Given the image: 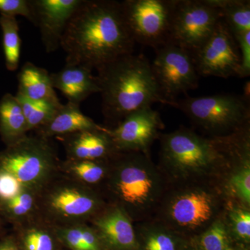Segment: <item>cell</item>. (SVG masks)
Here are the masks:
<instances>
[{"mask_svg":"<svg viewBox=\"0 0 250 250\" xmlns=\"http://www.w3.org/2000/svg\"><path fill=\"white\" fill-rule=\"evenodd\" d=\"M136 44L125 21L121 2L83 0L67 24L61 47L65 64L93 70L133 54Z\"/></svg>","mask_w":250,"mask_h":250,"instance_id":"1","label":"cell"},{"mask_svg":"<svg viewBox=\"0 0 250 250\" xmlns=\"http://www.w3.org/2000/svg\"><path fill=\"white\" fill-rule=\"evenodd\" d=\"M104 115L112 120L155 103L165 104L149 60L142 54L122 56L97 69Z\"/></svg>","mask_w":250,"mask_h":250,"instance_id":"2","label":"cell"},{"mask_svg":"<svg viewBox=\"0 0 250 250\" xmlns=\"http://www.w3.org/2000/svg\"><path fill=\"white\" fill-rule=\"evenodd\" d=\"M166 104L180 109L204 129L212 131L237 129L250 116L248 99L233 94L188 97Z\"/></svg>","mask_w":250,"mask_h":250,"instance_id":"3","label":"cell"},{"mask_svg":"<svg viewBox=\"0 0 250 250\" xmlns=\"http://www.w3.org/2000/svg\"><path fill=\"white\" fill-rule=\"evenodd\" d=\"M177 0H126L121 2L135 42L156 49L168 42Z\"/></svg>","mask_w":250,"mask_h":250,"instance_id":"4","label":"cell"},{"mask_svg":"<svg viewBox=\"0 0 250 250\" xmlns=\"http://www.w3.org/2000/svg\"><path fill=\"white\" fill-rule=\"evenodd\" d=\"M220 19L210 0H177L167 44L192 55L209 39Z\"/></svg>","mask_w":250,"mask_h":250,"instance_id":"5","label":"cell"},{"mask_svg":"<svg viewBox=\"0 0 250 250\" xmlns=\"http://www.w3.org/2000/svg\"><path fill=\"white\" fill-rule=\"evenodd\" d=\"M151 65L165 104L198 87L200 75L193 57L182 47L169 43L159 47Z\"/></svg>","mask_w":250,"mask_h":250,"instance_id":"6","label":"cell"},{"mask_svg":"<svg viewBox=\"0 0 250 250\" xmlns=\"http://www.w3.org/2000/svg\"><path fill=\"white\" fill-rule=\"evenodd\" d=\"M192 57L199 75L220 78L239 77V48L232 33L222 19L209 39Z\"/></svg>","mask_w":250,"mask_h":250,"instance_id":"7","label":"cell"},{"mask_svg":"<svg viewBox=\"0 0 250 250\" xmlns=\"http://www.w3.org/2000/svg\"><path fill=\"white\" fill-rule=\"evenodd\" d=\"M53 160V151L44 139L23 138L0 152V169L16 177L21 184L40 182Z\"/></svg>","mask_w":250,"mask_h":250,"instance_id":"8","label":"cell"},{"mask_svg":"<svg viewBox=\"0 0 250 250\" xmlns=\"http://www.w3.org/2000/svg\"><path fill=\"white\" fill-rule=\"evenodd\" d=\"M162 143L164 159L179 170H204L221 157L215 143L187 130L166 135Z\"/></svg>","mask_w":250,"mask_h":250,"instance_id":"9","label":"cell"},{"mask_svg":"<svg viewBox=\"0 0 250 250\" xmlns=\"http://www.w3.org/2000/svg\"><path fill=\"white\" fill-rule=\"evenodd\" d=\"M33 24L40 30L47 53L61 47L67 24L83 0H29Z\"/></svg>","mask_w":250,"mask_h":250,"instance_id":"10","label":"cell"},{"mask_svg":"<svg viewBox=\"0 0 250 250\" xmlns=\"http://www.w3.org/2000/svg\"><path fill=\"white\" fill-rule=\"evenodd\" d=\"M161 126L159 113L149 106L130 113L116 129L108 133L116 149L144 150L152 142Z\"/></svg>","mask_w":250,"mask_h":250,"instance_id":"11","label":"cell"},{"mask_svg":"<svg viewBox=\"0 0 250 250\" xmlns=\"http://www.w3.org/2000/svg\"><path fill=\"white\" fill-rule=\"evenodd\" d=\"M116 180V189L123 201L142 207L152 200L155 180L142 161H133L121 167Z\"/></svg>","mask_w":250,"mask_h":250,"instance_id":"12","label":"cell"},{"mask_svg":"<svg viewBox=\"0 0 250 250\" xmlns=\"http://www.w3.org/2000/svg\"><path fill=\"white\" fill-rule=\"evenodd\" d=\"M50 78L54 89L62 92L70 103L80 104L90 95L100 92L93 70L84 65L65 64L62 70L50 74Z\"/></svg>","mask_w":250,"mask_h":250,"instance_id":"13","label":"cell"},{"mask_svg":"<svg viewBox=\"0 0 250 250\" xmlns=\"http://www.w3.org/2000/svg\"><path fill=\"white\" fill-rule=\"evenodd\" d=\"M213 213L211 197L204 191H192L179 195L172 202L171 218L179 226L196 228L209 221Z\"/></svg>","mask_w":250,"mask_h":250,"instance_id":"14","label":"cell"},{"mask_svg":"<svg viewBox=\"0 0 250 250\" xmlns=\"http://www.w3.org/2000/svg\"><path fill=\"white\" fill-rule=\"evenodd\" d=\"M66 147L69 154L77 161H94L107 155L116 149L108 131L86 130L66 135Z\"/></svg>","mask_w":250,"mask_h":250,"instance_id":"15","label":"cell"},{"mask_svg":"<svg viewBox=\"0 0 250 250\" xmlns=\"http://www.w3.org/2000/svg\"><path fill=\"white\" fill-rule=\"evenodd\" d=\"M89 117L85 116L80 109V104L67 102L57 110L52 119L39 128L42 137L66 136L86 130L100 129Z\"/></svg>","mask_w":250,"mask_h":250,"instance_id":"16","label":"cell"},{"mask_svg":"<svg viewBox=\"0 0 250 250\" xmlns=\"http://www.w3.org/2000/svg\"><path fill=\"white\" fill-rule=\"evenodd\" d=\"M17 93L35 101H47L61 104L51 82L50 74L42 67L26 62L18 75Z\"/></svg>","mask_w":250,"mask_h":250,"instance_id":"17","label":"cell"},{"mask_svg":"<svg viewBox=\"0 0 250 250\" xmlns=\"http://www.w3.org/2000/svg\"><path fill=\"white\" fill-rule=\"evenodd\" d=\"M97 227L108 244L119 250L136 247V236L129 219L121 210L116 209L99 219Z\"/></svg>","mask_w":250,"mask_h":250,"instance_id":"18","label":"cell"},{"mask_svg":"<svg viewBox=\"0 0 250 250\" xmlns=\"http://www.w3.org/2000/svg\"><path fill=\"white\" fill-rule=\"evenodd\" d=\"M27 123L16 96L5 94L0 100V134L7 146L25 137Z\"/></svg>","mask_w":250,"mask_h":250,"instance_id":"19","label":"cell"},{"mask_svg":"<svg viewBox=\"0 0 250 250\" xmlns=\"http://www.w3.org/2000/svg\"><path fill=\"white\" fill-rule=\"evenodd\" d=\"M235 39L250 31V0H210Z\"/></svg>","mask_w":250,"mask_h":250,"instance_id":"20","label":"cell"},{"mask_svg":"<svg viewBox=\"0 0 250 250\" xmlns=\"http://www.w3.org/2000/svg\"><path fill=\"white\" fill-rule=\"evenodd\" d=\"M51 205L62 215L80 217L91 213L96 202L88 194L77 189L65 188L54 194Z\"/></svg>","mask_w":250,"mask_h":250,"instance_id":"21","label":"cell"},{"mask_svg":"<svg viewBox=\"0 0 250 250\" xmlns=\"http://www.w3.org/2000/svg\"><path fill=\"white\" fill-rule=\"evenodd\" d=\"M6 67L9 71L17 70L21 58V41L19 24L16 17L0 16Z\"/></svg>","mask_w":250,"mask_h":250,"instance_id":"22","label":"cell"},{"mask_svg":"<svg viewBox=\"0 0 250 250\" xmlns=\"http://www.w3.org/2000/svg\"><path fill=\"white\" fill-rule=\"evenodd\" d=\"M27 123V131L39 129L48 123L62 104H57L47 101H35L16 94Z\"/></svg>","mask_w":250,"mask_h":250,"instance_id":"23","label":"cell"},{"mask_svg":"<svg viewBox=\"0 0 250 250\" xmlns=\"http://www.w3.org/2000/svg\"><path fill=\"white\" fill-rule=\"evenodd\" d=\"M200 245L203 250H233L225 226L220 222L213 224L202 235Z\"/></svg>","mask_w":250,"mask_h":250,"instance_id":"24","label":"cell"},{"mask_svg":"<svg viewBox=\"0 0 250 250\" xmlns=\"http://www.w3.org/2000/svg\"><path fill=\"white\" fill-rule=\"evenodd\" d=\"M33 205L34 197L29 192L22 190L11 200L0 202V210L8 216H22L30 211Z\"/></svg>","mask_w":250,"mask_h":250,"instance_id":"25","label":"cell"},{"mask_svg":"<svg viewBox=\"0 0 250 250\" xmlns=\"http://www.w3.org/2000/svg\"><path fill=\"white\" fill-rule=\"evenodd\" d=\"M74 173L87 183L95 184L104 177V169L94 161H77L72 164Z\"/></svg>","mask_w":250,"mask_h":250,"instance_id":"26","label":"cell"},{"mask_svg":"<svg viewBox=\"0 0 250 250\" xmlns=\"http://www.w3.org/2000/svg\"><path fill=\"white\" fill-rule=\"evenodd\" d=\"M23 185L13 174L0 169V202L14 198L23 190Z\"/></svg>","mask_w":250,"mask_h":250,"instance_id":"27","label":"cell"},{"mask_svg":"<svg viewBox=\"0 0 250 250\" xmlns=\"http://www.w3.org/2000/svg\"><path fill=\"white\" fill-rule=\"evenodd\" d=\"M0 13L1 15L12 17L22 16L33 24L29 0H0Z\"/></svg>","mask_w":250,"mask_h":250,"instance_id":"28","label":"cell"},{"mask_svg":"<svg viewBox=\"0 0 250 250\" xmlns=\"http://www.w3.org/2000/svg\"><path fill=\"white\" fill-rule=\"evenodd\" d=\"M24 246L27 250H54L52 238L41 230L29 231L24 238Z\"/></svg>","mask_w":250,"mask_h":250,"instance_id":"29","label":"cell"},{"mask_svg":"<svg viewBox=\"0 0 250 250\" xmlns=\"http://www.w3.org/2000/svg\"><path fill=\"white\" fill-rule=\"evenodd\" d=\"M231 184L238 196L245 202H250V169L245 166L231 178Z\"/></svg>","mask_w":250,"mask_h":250,"instance_id":"30","label":"cell"},{"mask_svg":"<svg viewBox=\"0 0 250 250\" xmlns=\"http://www.w3.org/2000/svg\"><path fill=\"white\" fill-rule=\"evenodd\" d=\"M241 54V69L239 77H249L250 75V31L236 39Z\"/></svg>","mask_w":250,"mask_h":250,"instance_id":"31","label":"cell"},{"mask_svg":"<svg viewBox=\"0 0 250 250\" xmlns=\"http://www.w3.org/2000/svg\"><path fill=\"white\" fill-rule=\"evenodd\" d=\"M235 231L241 239L250 241V214L249 212L238 210L231 215Z\"/></svg>","mask_w":250,"mask_h":250,"instance_id":"32","label":"cell"},{"mask_svg":"<svg viewBox=\"0 0 250 250\" xmlns=\"http://www.w3.org/2000/svg\"><path fill=\"white\" fill-rule=\"evenodd\" d=\"M146 250H176L173 238L166 233L156 232L148 237Z\"/></svg>","mask_w":250,"mask_h":250,"instance_id":"33","label":"cell"},{"mask_svg":"<svg viewBox=\"0 0 250 250\" xmlns=\"http://www.w3.org/2000/svg\"><path fill=\"white\" fill-rule=\"evenodd\" d=\"M62 238L73 250H85L82 237V228H70L62 231Z\"/></svg>","mask_w":250,"mask_h":250,"instance_id":"34","label":"cell"},{"mask_svg":"<svg viewBox=\"0 0 250 250\" xmlns=\"http://www.w3.org/2000/svg\"><path fill=\"white\" fill-rule=\"evenodd\" d=\"M82 237L85 250H100L98 238L93 231L82 228Z\"/></svg>","mask_w":250,"mask_h":250,"instance_id":"35","label":"cell"},{"mask_svg":"<svg viewBox=\"0 0 250 250\" xmlns=\"http://www.w3.org/2000/svg\"><path fill=\"white\" fill-rule=\"evenodd\" d=\"M0 250H18L12 242L6 241L0 243Z\"/></svg>","mask_w":250,"mask_h":250,"instance_id":"36","label":"cell"}]
</instances>
